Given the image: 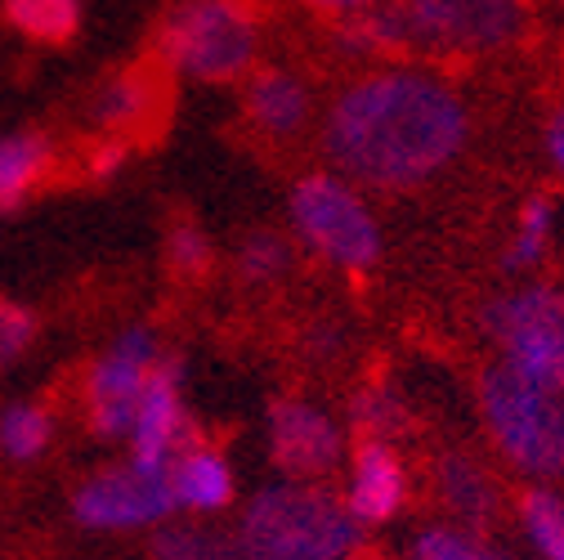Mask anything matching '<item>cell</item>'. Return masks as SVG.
Masks as SVG:
<instances>
[{
  "mask_svg": "<svg viewBox=\"0 0 564 560\" xmlns=\"http://www.w3.org/2000/svg\"><path fill=\"white\" fill-rule=\"evenodd\" d=\"M336 175L372 193H412L440 180L470 144L462 90L416 63H381L349 77L318 121Z\"/></svg>",
  "mask_w": 564,
  "mask_h": 560,
  "instance_id": "1",
  "label": "cell"
},
{
  "mask_svg": "<svg viewBox=\"0 0 564 560\" xmlns=\"http://www.w3.org/2000/svg\"><path fill=\"white\" fill-rule=\"evenodd\" d=\"M264 23L251 0H171L153 28V63L171 77L234 86L260 67Z\"/></svg>",
  "mask_w": 564,
  "mask_h": 560,
  "instance_id": "2",
  "label": "cell"
},
{
  "mask_svg": "<svg viewBox=\"0 0 564 560\" xmlns=\"http://www.w3.org/2000/svg\"><path fill=\"white\" fill-rule=\"evenodd\" d=\"M251 560H340L364 551V529L327 484L273 480L242 503L234 525Z\"/></svg>",
  "mask_w": 564,
  "mask_h": 560,
  "instance_id": "3",
  "label": "cell"
},
{
  "mask_svg": "<svg viewBox=\"0 0 564 560\" xmlns=\"http://www.w3.org/2000/svg\"><path fill=\"white\" fill-rule=\"evenodd\" d=\"M479 427L516 475L551 484L564 475V395L524 381L502 364H484L475 377Z\"/></svg>",
  "mask_w": 564,
  "mask_h": 560,
  "instance_id": "4",
  "label": "cell"
},
{
  "mask_svg": "<svg viewBox=\"0 0 564 560\" xmlns=\"http://www.w3.org/2000/svg\"><path fill=\"white\" fill-rule=\"evenodd\" d=\"M288 225L301 251L336 273L377 269L386 238L372 202L336 171H305L288 193Z\"/></svg>",
  "mask_w": 564,
  "mask_h": 560,
  "instance_id": "5",
  "label": "cell"
},
{
  "mask_svg": "<svg viewBox=\"0 0 564 560\" xmlns=\"http://www.w3.org/2000/svg\"><path fill=\"white\" fill-rule=\"evenodd\" d=\"M479 332L492 345V364L564 395V288L524 278L488 297L479 305Z\"/></svg>",
  "mask_w": 564,
  "mask_h": 560,
  "instance_id": "6",
  "label": "cell"
},
{
  "mask_svg": "<svg viewBox=\"0 0 564 560\" xmlns=\"http://www.w3.org/2000/svg\"><path fill=\"white\" fill-rule=\"evenodd\" d=\"M412 58H488L524 41L529 0H394Z\"/></svg>",
  "mask_w": 564,
  "mask_h": 560,
  "instance_id": "7",
  "label": "cell"
},
{
  "mask_svg": "<svg viewBox=\"0 0 564 560\" xmlns=\"http://www.w3.org/2000/svg\"><path fill=\"white\" fill-rule=\"evenodd\" d=\"M162 336L149 323H126L82 377V417L86 431L104 444H126L134 427V408L144 395L153 368L162 364Z\"/></svg>",
  "mask_w": 564,
  "mask_h": 560,
  "instance_id": "8",
  "label": "cell"
},
{
  "mask_svg": "<svg viewBox=\"0 0 564 560\" xmlns=\"http://www.w3.org/2000/svg\"><path fill=\"white\" fill-rule=\"evenodd\" d=\"M67 511H73V525H82L86 534H144V529L158 534L162 525L180 520L166 466H144L134 457L90 471L73 488Z\"/></svg>",
  "mask_w": 564,
  "mask_h": 560,
  "instance_id": "9",
  "label": "cell"
},
{
  "mask_svg": "<svg viewBox=\"0 0 564 560\" xmlns=\"http://www.w3.org/2000/svg\"><path fill=\"white\" fill-rule=\"evenodd\" d=\"M264 449L282 480H301V484H327L336 471H345V457H349L340 417H332L323 403L305 395L269 399Z\"/></svg>",
  "mask_w": 564,
  "mask_h": 560,
  "instance_id": "10",
  "label": "cell"
},
{
  "mask_svg": "<svg viewBox=\"0 0 564 560\" xmlns=\"http://www.w3.org/2000/svg\"><path fill=\"white\" fill-rule=\"evenodd\" d=\"M193 440H197V431H193V412H188L184 359L166 349L162 364L149 377V386H144V395H139L126 457L144 462V466H171V457Z\"/></svg>",
  "mask_w": 564,
  "mask_h": 560,
  "instance_id": "11",
  "label": "cell"
},
{
  "mask_svg": "<svg viewBox=\"0 0 564 560\" xmlns=\"http://www.w3.org/2000/svg\"><path fill=\"white\" fill-rule=\"evenodd\" d=\"M340 503L364 534L368 529H386L394 525L408 503H412V471L399 453V444H372V440H355L340 471Z\"/></svg>",
  "mask_w": 564,
  "mask_h": 560,
  "instance_id": "12",
  "label": "cell"
},
{
  "mask_svg": "<svg viewBox=\"0 0 564 560\" xmlns=\"http://www.w3.org/2000/svg\"><path fill=\"white\" fill-rule=\"evenodd\" d=\"M431 494L448 525L488 534L507 516V488L484 457L466 449H440L431 457Z\"/></svg>",
  "mask_w": 564,
  "mask_h": 560,
  "instance_id": "13",
  "label": "cell"
},
{
  "mask_svg": "<svg viewBox=\"0 0 564 560\" xmlns=\"http://www.w3.org/2000/svg\"><path fill=\"white\" fill-rule=\"evenodd\" d=\"M166 117V73L158 63H130L108 73L90 99H86V121L99 130V139H130L153 130Z\"/></svg>",
  "mask_w": 564,
  "mask_h": 560,
  "instance_id": "14",
  "label": "cell"
},
{
  "mask_svg": "<svg viewBox=\"0 0 564 560\" xmlns=\"http://www.w3.org/2000/svg\"><path fill=\"white\" fill-rule=\"evenodd\" d=\"M242 117L269 144H292L314 121V90L292 67H256L242 82Z\"/></svg>",
  "mask_w": 564,
  "mask_h": 560,
  "instance_id": "15",
  "label": "cell"
},
{
  "mask_svg": "<svg viewBox=\"0 0 564 560\" xmlns=\"http://www.w3.org/2000/svg\"><path fill=\"white\" fill-rule=\"evenodd\" d=\"M166 475H171V498H175L180 520H216L220 511H229L238 503L234 462L220 444H210V440L184 444L171 457Z\"/></svg>",
  "mask_w": 564,
  "mask_h": 560,
  "instance_id": "16",
  "label": "cell"
},
{
  "mask_svg": "<svg viewBox=\"0 0 564 560\" xmlns=\"http://www.w3.org/2000/svg\"><path fill=\"white\" fill-rule=\"evenodd\" d=\"M58 149L54 139L36 126L28 130H0V216L19 206L54 175Z\"/></svg>",
  "mask_w": 564,
  "mask_h": 560,
  "instance_id": "17",
  "label": "cell"
},
{
  "mask_svg": "<svg viewBox=\"0 0 564 560\" xmlns=\"http://www.w3.org/2000/svg\"><path fill=\"white\" fill-rule=\"evenodd\" d=\"M412 431V403L390 377H368L349 395V435L372 444H399Z\"/></svg>",
  "mask_w": 564,
  "mask_h": 560,
  "instance_id": "18",
  "label": "cell"
},
{
  "mask_svg": "<svg viewBox=\"0 0 564 560\" xmlns=\"http://www.w3.org/2000/svg\"><path fill=\"white\" fill-rule=\"evenodd\" d=\"M551 238H555V197L551 193H529L516 206L511 234L502 243V269L524 283V278L546 260Z\"/></svg>",
  "mask_w": 564,
  "mask_h": 560,
  "instance_id": "19",
  "label": "cell"
},
{
  "mask_svg": "<svg viewBox=\"0 0 564 560\" xmlns=\"http://www.w3.org/2000/svg\"><path fill=\"white\" fill-rule=\"evenodd\" d=\"M153 560H251L234 529L210 520H171L149 538Z\"/></svg>",
  "mask_w": 564,
  "mask_h": 560,
  "instance_id": "20",
  "label": "cell"
},
{
  "mask_svg": "<svg viewBox=\"0 0 564 560\" xmlns=\"http://www.w3.org/2000/svg\"><path fill=\"white\" fill-rule=\"evenodd\" d=\"M54 412L41 399H10L0 408V457L14 466H32L54 449Z\"/></svg>",
  "mask_w": 564,
  "mask_h": 560,
  "instance_id": "21",
  "label": "cell"
},
{
  "mask_svg": "<svg viewBox=\"0 0 564 560\" xmlns=\"http://www.w3.org/2000/svg\"><path fill=\"white\" fill-rule=\"evenodd\" d=\"M296 269V238L282 229H251L234 247V273L247 288H278Z\"/></svg>",
  "mask_w": 564,
  "mask_h": 560,
  "instance_id": "22",
  "label": "cell"
},
{
  "mask_svg": "<svg viewBox=\"0 0 564 560\" xmlns=\"http://www.w3.org/2000/svg\"><path fill=\"white\" fill-rule=\"evenodd\" d=\"M82 0H0V19L36 45H63L82 32Z\"/></svg>",
  "mask_w": 564,
  "mask_h": 560,
  "instance_id": "23",
  "label": "cell"
},
{
  "mask_svg": "<svg viewBox=\"0 0 564 560\" xmlns=\"http://www.w3.org/2000/svg\"><path fill=\"white\" fill-rule=\"evenodd\" d=\"M516 520L538 560H564V494L551 484H529L516 498Z\"/></svg>",
  "mask_w": 564,
  "mask_h": 560,
  "instance_id": "24",
  "label": "cell"
},
{
  "mask_svg": "<svg viewBox=\"0 0 564 560\" xmlns=\"http://www.w3.org/2000/svg\"><path fill=\"white\" fill-rule=\"evenodd\" d=\"M408 560H511L488 534L448 525V520H431L408 538Z\"/></svg>",
  "mask_w": 564,
  "mask_h": 560,
  "instance_id": "25",
  "label": "cell"
},
{
  "mask_svg": "<svg viewBox=\"0 0 564 560\" xmlns=\"http://www.w3.org/2000/svg\"><path fill=\"white\" fill-rule=\"evenodd\" d=\"M162 260H166V273L180 278V283H206V278L216 273V265H220L216 243H210V234L202 225H193V220L166 225Z\"/></svg>",
  "mask_w": 564,
  "mask_h": 560,
  "instance_id": "26",
  "label": "cell"
},
{
  "mask_svg": "<svg viewBox=\"0 0 564 560\" xmlns=\"http://www.w3.org/2000/svg\"><path fill=\"white\" fill-rule=\"evenodd\" d=\"M36 332H41L36 314H32L23 301H14V297L0 292V368L19 364L28 349L36 345Z\"/></svg>",
  "mask_w": 564,
  "mask_h": 560,
  "instance_id": "27",
  "label": "cell"
},
{
  "mask_svg": "<svg viewBox=\"0 0 564 560\" xmlns=\"http://www.w3.org/2000/svg\"><path fill=\"white\" fill-rule=\"evenodd\" d=\"M296 349H301L310 364H336L340 349H345V327L336 319H314V323L301 327Z\"/></svg>",
  "mask_w": 564,
  "mask_h": 560,
  "instance_id": "28",
  "label": "cell"
},
{
  "mask_svg": "<svg viewBox=\"0 0 564 560\" xmlns=\"http://www.w3.org/2000/svg\"><path fill=\"white\" fill-rule=\"evenodd\" d=\"M126 162H130V144H126V139H99V144L86 153V175L90 180H112V175L126 171Z\"/></svg>",
  "mask_w": 564,
  "mask_h": 560,
  "instance_id": "29",
  "label": "cell"
},
{
  "mask_svg": "<svg viewBox=\"0 0 564 560\" xmlns=\"http://www.w3.org/2000/svg\"><path fill=\"white\" fill-rule=\"evenodd\" d=\"M542 153H546L555 180L564 184V99H560V104L546 112V121H542Z\"/></svg>",
  "mask_w": 564,
  "mask_h": 560,
  "instance_id": "30",
  "label": "cell"
},
{
  "mask_svg": "<svg viewBox=\"0 0 564 560\" xmlns=\"http://www.w3.org/2000/svg\"><path fill=\"white\" fill-rule=\"evenodd\" d=\"M301 6H310V10H318V14H327V19H355V14H368V10H377L381 0H301Z\"/></svg>",
  "mask_w": 564,
  "mask_h": 560,
  "instance_id": "31",
  "label": "cell"
},
{
  "mask_svg": "<svg viewBox=\"0 0 564 560\" xmlns=\"http://www.w3.org/2000/svg\"><path fill=\"white\" fill-rule=\"evenodd\" d=\"M340 560H364V556H359V551H355V556H340Z\"/></svg>",
  "mask_w": 564,
  "mask_h": 560,
  "instance_id": "32",
  "label": "cell"
},
{
  "mask_svg": "<svg viewBox=\"0 0 564 560\" xmlns=\"http://www.w3.org/2000/svg\"><path fill=\"white\" fill-rule=\"evenodd\" d=\"M555 6H564V0H555Z\"/></svg>",
  "mask_w": 564,
  "mask_h": 560,
  "instance_id": "33",
  "label": "cell"
}]
</instances>
